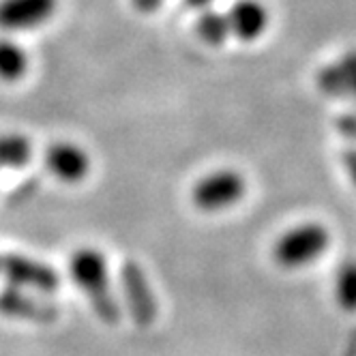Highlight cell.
<instances>
[{
	"label": "cell",
	"mask_w": 356,
	"mask_h": 356,
	"mask_svg": "<svg viewBox=\"0 0 356 356\" xmlns=\"http://www.w3.org/2000/svg\"><path fill=\"white\" fill-rule=\"evenodd\" d=\"M69 273L73 284L88 298L97 318L106 324H116L120 320V307L112 292L110 266L104 253L92 247L78 249L69 260Z\"/></svg>",
	"instance_id": "obj_1"
},
{
	"label": "cell",
	"mask_w": 356,
	"mask_h": 356,
	"mask_svg": "<svg viewBox=\"0 0 356 356\" xmlns=\"http://www.w3.org/2000/svg\"><path fill=\"white\" fill-rule=\"evenodd\" d=\"M328 245L330 234L324 225L300 223L279 236V241L273 247V258L282 268L296 270L316 262L322 253H326Z\"/></svg>",
	"instance_id": "obj_2"
},
{
	"label": "cell",
	"mask_w": 356,
	"mask_h": 356,
	"mask_svg": "<svg viewBox=\"0 0 356 356\" xmlns=\"http://www.w3.org/2000/svg\"><path fill=\"white\" fill-rule=\"evenodd\" d=\"M247 181L236 170L223 168L215 170L207 176H202L191 189V200L195 209L204 213H219L225 211L245 197Z\"/></svg>",
	"instance_id": "obj_3"
},
{
	"label": "cell",
	"mask_w": 356,
	"mask_h": 356,
	"mask_svg": "<svg viewBox=\"0 0 356 356\" xmlns=\"http://www.w3.org/2000/svg\"><path fill=\"white\" fill-rule=\"evenodd\" d=\"M0 275L7 286H15L35 294H54L60 288V275L49 264L22 256V253H0Z\"/></svg>",
	"instance_id": "obj_4"
},
{
	"label": "cell",
	"mask_w": 356,
	"mask_h": 356,
	"mask_svg": "<svg viewBox=\"0 0 356 356\" xmlns=\"http://www.w3.org/2000/svg\"><path fill=\"white\" fill-rule=\"evenodd\" d=\"M120 290L127 309H129L131 318L140 326H150L157 318V298L155 292L150 288V282L144 273V268L134 262L127 260L120 268Z\"/></svg>",
	"instance_id": "obj_5"
},
{
	"label": "cell",
	"mask_w": 356,
	"mask_h": 356,
	"mask_svg": "<svg viewBox=\"0 0 356 356\" xmlns=\"http://www.w3.org/2000/svg\"><path fill=\"white\" fill-rule=\"evenodd\" d=\"M58 0H0V31L31 33L52 19Z\"/></svg>",
	"instance_id": "obj_6"
},
{
	"label": "cell",
	"mask_w": 356,
	"mask_h": 356,
	"mask_svg": "<svg viewBox=\"0 0 356 356\" xmlns=\"http://www.w3.org/2000/svg\"><path fill=\"white\" fill-rule=\"evenodd\" d=\"M0 316L22 320V322L49 324L56 320L58 307L35 292L22 290L15 286H5L0 290Z\"/></svg>",
	"instance_id": "obj_7"
},
{
	"label": "cell",
	"mask_w": 356,
	"mask_h": 356,
	"mask_svg": "<svg viewBox=\"0 0 356 356\" xmlns=\"http://www.w3.org/2000/svg\"><path fill=\"white\" fill-rule=\"evenodd\" d=\"M43 163L56 181L67 185H78L86 181L92 165L88 152L73 142H54L52 146H47Z\"/></svg>",
	"instance_id": "obj_8"
},
{
	"label": "cell",
	"mask_w": 356,
	"mask_h": 356,
	"mask_svg": "<svg viewBox=\"0 0 356 356\" xmlns=\"http://www.w3.org/2000/svg\"><path fill=\"white\" fill-rule=\"evenodd\" d=\"M225 17L232 37L245 43L260 39L268 29V11L260 0H236Z\"/></svg>",
	"instance_id": "obj_9"
},
{
	"label": "cell",
	"mask_w": 356,
	"mask_h": 356,
	"mask_svg": "<svg viewBox=\"0 0 356 356\" xmlns=\"http://www.w3.org/2000/svg\"><path fill=\"white\" fill-rule=\"evenodd\" d=\"M29 54L17 41L0 37V82H19L29 71Z\"/></svg>",
	"instance_id": "obj_10"
},
{
	"label": "cell",
	"mask_w": 356,
	"mask_h": 356,
	"mask_svg": "<svg viewBox=\"0 0 356 356\" xmlns=\"http://www.w3.org/2000/svg\"><path fill=\"white\" fill-rule=\"evenodd\" d=\"M33 157V144L22 134H3L0 136V168L19 170L29 165Z\"/></svg>",
	"instance_id": "obj_11"
},
{
	"label": "cell",
	"mask_w": 356,
	"mask_h": 356,
	"mask_svg": "<svg viewBox=\"0 0 356 356\" xmlns=\"http://www.w3.org/2000/svg\"><path fill=\"white\" fill-rule=\"evenodd\" d=\"M195 33L202 39V43H207L211 47H221L227 41V37H232L225 13L211 11V9H204V13L197 17Z\"/></svg>",
	"instance_id": "obj_12"
},
{
	"label": "cell",
	"mask_w": 356,
	"mask_h": 356,
	"mask_svg": "<svg viewBox=\"0 0 356 356\" xmlns=\"http://www.w3.org/2000/svg\"><path fill=\"white\" fill-rule=\"evenodd\" d=\"M335 300L343 312H356V260H346L335 273Z\"/></svg>",
	"instance_id": "obj_13"
},
{
	"label": "cell",
	"mask_w": 356,
	"mask_h": 356,
	"mask_svg": "<svg viewBox=\"0 0 356 356\" xmlns=\"http://www.w3.org/2000/svg\"><path fill=\"white\" fill-rule=\"evenodd\" d=\"M343 80H346V90H348V99L356 101V49H350L343 56L337 58Z\"/></svg>",
	"instance_id": "obj_14"
},
{
	"label": "cell",
	"mask_w": 356,
	"mask_h": 356,
	"mask_svg": "<svg viewBox=\"0 0 356 356\" xmlns=\"http://www.w3.org/2000/svg\"><path fill=\"white\" fill-rule=\"evenodd\" d=\"M335 129L348 140L356 142V114H341L335 118Z\"/></svg>",
	"instance_id": "obj_15"
},
{
	"label": "cell",
	"mask_w": 356,
	"mask_h": 356,
	"mask_svg": "<svg viewBox=\"0 0 356 356\" xmlns=\"http://www.w3.org/2000/svg\"><path fill=\"white\" fill-rule=\"evenodd\" d=\"M341 161H343V168H346V172H348L350 183L356 187V148L346 150V152H343V157H341Z\"/></svg>",
	"instance_id": "obj_16"
},
{
	"label": "cell",
	"mask_w": 356,
	"mask_h": 356,
	"mask_svg": "<svg viewBox=\"0 0 356 356\" xmlns=\"http://www.w3.org/2000/svg\"><path fill=\"white\" fill-rule=\"evenodd\" d=\"M163 0H131V5L140 13H155L161 7Z\"/></svg>",
	"instance_id": "obj_17"
},
{
	"label": "cell",
	"mask_w": 356,
	"mask_h": 356,
	"mask_svg": "<svg viewBox=\"0 0 356 356\" xmlns=\"http://www.w3.org/2000/svg\"><path fill=\"white\" fill-rule=\"evenodd\" d=\"M191 9H209L213 0H185Z\"/></svg>",
	"instance_id": "obj_18"
}]
</instances>
